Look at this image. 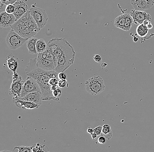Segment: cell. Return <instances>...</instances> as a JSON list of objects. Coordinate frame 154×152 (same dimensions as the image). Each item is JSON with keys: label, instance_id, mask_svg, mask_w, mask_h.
Wrapping results in <instances>:
<instances>
[{"label": "cell", "instance_id": "1", "mask_svg": "<svg viewBox=\"0 0 154 152\" xmlns=\"http://www.w3.org/2000/svg\"><path fill=\"white\" fill-rule=\"evenodd\" d=\"M27 76L34 79L39 85L49 83L52 78H58V73L55 71H46L39 68L37 64V57L30 60L25 69Z\"/></svg>", "mask_w": 154, "mask_h": 152}, {"label": "cell", "instance_id": "2", "mask_svg": "<svg viewBox=\"0 0 154 152\" xmlns=\"http://www.w3.org/2000/svg\"><path fill=\"white\" fill-rule=\"evenodd\" d=\"M48 46L56 58L62 54L76 53L72 45L65 38H53L48 42Z\"/></svg>", "mask_w": 154, "mask_h": 152}, {"label": "cell", "instance_id": "3", "mask_svg": "<svg viewBox=\"0 0 154 152\" xmlns=\"http://www.w3.org/2000/svg\"><path fill=\"white\" fill-rule=\"evenodd\" d=\"M85 89L92 95L100 94L105 89L103 79L100 76H94L85 82Z\"/></svg>", "mask_w": 154, "mask_h": 152}, {"label": "cell", "instance_id": "4", "mask_svg": "<svg viewBox=\"0 0 154 152\" xmlns=\"http://www.w3.org/2000/svg\"><path fill=\"white\" fill-rule=\"evenodd\" d=\"M29 11L37 24L40 31L47 25L49 20L46 11L33 5Z\"/></svg>", "mask_w": 154, "mask_h": 152}, {"label": "cell", "instance_id": "5", "mask_svg": "<svg viewBox=\"0 0 154 152\" xmlns=\"http://www.w3.org/2000/svg\"><path fill=\"white\" fill-rule=\"evenodd\" d=\"M29 38H25L11 29L6 38V43L10 49L15 50L23 46Z\"/></svg>", "mask_w": 154, "mask_h": 152}, {"label": "cell", "instance_id": "6", "mask_svg": "<svg viewBox=\"0 0 154 152\" xmlns=\"http://www.w3.org/2000/svg\"><path fill=\"white\" fill-rule=\"evenodd\" d=\"M76 53L62 54L56 58V67L55 71L57 73L64 72L74 63Z\"/></svg>", "mask_w": 154, "mask_h": 152}, {"label": "cell", "instance_id": "7", "mask_svg": "<svg viewBox=\"0 0 154 152\" xmlns=\"http://www.w3.org/2000/svg\"><path fill=\"white\" fill-rule=\"evenodd\" d=\"M34 92L41 93V88L38 82L34 79L28 76L24 81L20 98H23L28 93Z\"/></svg>", "mask_w": 154, "mask_h": 152}, {"label": "cell", "instance_id": "8", "mask_svg": "<svg viewBox=\"0 0 154 152\" xmlns=\"http://www.w3.org/2000/svg\"><path fill=\"white\" fill-rule=\"evenodd\" d=\"M11 29L14 30L19 35L25 38L34 37L37 34L33 30L17 20L12 26Z\"/></svg>", "mask_w": 154, "mask_h": 152}, {"label": "cell", "instance_id": "9", "mask_svg": "<svg viewBox=\"0 0 154 152\" xmlns=\"http://www.w3.org/2000/svg\"><path fill=\"white\" fill-rule=\"evenodd\" d=\"M24 82V81H23V78L21 76H20L18 79H13L9 90L10 95H12L13 98H20Z\"/></svg>", "mask_w": 154, "mask_h": 152}, {"label": "cell", "instance_id": "10", "mask_svg": "<svg viewBox=\"0 0 154 152\" xmlns=\"http://www.w3.org/2000/svg\"><path fill=\"white\" fill-rule=\"evenodd\" d=\"M130 14L133 17L134 23L136 24L140 25L143 23L145 20H149L151 22L152 20L151 15L143 11L133 9L131 11Z\"/></svg>", "mask_w": 154, "mask_h": 152}, {"label": "cell", "instance_id": "11", "mask_svg": "<svg viewBox=\"0 0 154 152\" xmlns=\"http://www.w3.org/2000/svg\"><path fill=\"white\" fill-rule=\"evenodd\" d=\"M17 21L13 14H8L5 11L1 12L0 15V26L4 28L11 27Z\"/></svg>", "mask_w": 154, "mask_h": 152}, {"label": "cell", "instance_id": "12", "mask_svg": "<svg viewBox=\"0 0 154 152\" xmlns=\"http://www.w3.org/2000/svg\"><path fill=\"white\" fill-rule=\"evenodd\" d=\"M22 23L26 25L27 26L33 30L34 31L38 33L39 31L38 26L34 20L33 17L31 15L29 11H28L25 15L18 20Z\"/></svg>", "mask_w": 154, "mask_h": 152}, {"label": "cell", "instance_id": "13", "mask_svg": "<svg viewBox=\"0 0 154 152\" xmlns=\"http://www.w3.org/2000/svg\"><path fill=\"white\" fill-rule=\"evenodd\" d=\"M134 9L138 11L149 10L154 5V0H131Z\"/></svg>", "mask_w": 154, "mask_h": 152}, {"label": "cell", "instance_id": "14", "mask_svg": "<svg viewBox=\"0 0 154 152\" xmlns=\"http://www.w3.org/2000/svg\"><path fill=\"white\" fill-rule=\"evenodd\" d=\"M37 64L40 69L46 71H55L56 67V62L45 59L38 55L37 57Z\"/></svg>", "mask_w": 154, "mask_h": 152}, {"label": "cell", "instance_id": "15", "mask_svg": "<svg viewBox=\"0 0 154 152\" xmlns=\"http://www.w3.org/2000/svg\"><path fill=\"white\" fill-rule=\"evenodd\" d=\"M14 4L15 6V10L13 14L18 20L29 11V6L23 1H18Z\"/></svg>", "mask_w": 154, "mask_h": 152}, {"label": "cell", "instance_id": "16", "mask_svg": "<svg viewBox=\"0 0 154 152\" xmlns=\"http://www.w3.org/2000/svg\"><path fill=\"white\" fill-rule=\"evenodd\" d=\"M19 99L23 101L34 103L40 106L42 104L43 101L42 94L40 92H31L28 93L23 98H19Z\"/></svg>", "mask_w": 154, "mask_h": 152}, {"label": "cell", "instance_id": "17", "mask_svg": "<svg viewBox=\"0 0 154 152\" xmlns=\"http://www.w3.org/2000/svg\"><path fill=\"white\" fill-rule=\"evenodd\" d=\"M13 103L19 108L25 110H32L38 108L40 106L28 101H23L19 98H13Z\"/></svg>", "mask_w": 154, "mask_h": 152}, {"label": "cell", "instance_id": "18", "mask_svg": "<svg viewBox=\"0 0 154 152\" xmlns=\"http://www.w3.org/2000/svg\"><path fill=\"white\" fill-rule=\"evenodd\" d=\"M5 62L8 68L9 69L10 71L13 73L17 72V70L19 69V64H20L19 59L14 55L12 54L8 55L7 57Z\"/></svg>", "mask_w": 154, "mask_h": 152}, {"label": "cell", "instance_id": "19", "mask_svg": "<svg viewBox=\"0 0 154 152\" xmlns=\"http://www.w3.org/2000/svg\"><path fill=\"white\" fill-rule=\"evenodd\" d=\"M38 39L36 37H31L27 41L26 47L28 50L29 53L32 54H35L37 53L36 50V43Z\"/></svg>", "mask_w": 154, "mask_h": 152}, {"label": "cell", "instance_id": "20", "mask_svg": "<svg viewBox=\"0 0 154 152\" xmlns=\"http://www.w3.org/2000/svg\"><path fill=\"white\" fill-rule=\"evenodd\" d=\"M126 13L119 15L117 18H116L114 21V26L116 27L123 30L125 26V22H126Z\"/></svg>", "mask_w": 154, "mask_h": 152}, {"label": "cell", "instance_id": "21", "mask_svg": "<svg viewBox=\"0 0 154 152\" xmlns=\"http://www.w3.org/2000/svg\"><path fill=\"white\" fill-rule=\"evenodd\" d=\"M112 134H112L111 127L109 124H106L103 126L102 134H101L102 135L106 136L107 139L109 140L112 137Z\"/></svg>", "mask_w": 154, "mask_h": 152}, {"label": "cell", "instance_id": "22", "mask_svg": "<svg viewBox=\"0 0 154 152\" xmlns=\"http://www.w3.org/2000/svg\"><path fill=\"white\" fill-rule=\"evenodd\" d=\"M149 29L147 26L142 23L139 25L137 28L136 33L140 37H144L148 34Z\"/></svg>", "mask_w": 154, "mask_h": 152}, {"label": "cell", "instance_id": "23", "mask_svg": "<svg viewBox=\"0 0 154 152\" xmlns=\"http://www.w3.org/2000/svg\"><path fill=\"white\" fill-rule=\"evenodd\" d=\"M134 23V21L131 15L128 13H126V22H125V26L123 29V30L127 31L130 30L132 27Z\"/></svg>", "mask_w": 154, "mask_h": 152}, {"label": "cell", "instance_id": "24", "mask_svg": "<svg viewBox=\"0 0 154 152\" xmlns=\"http://www.w3.org/2000/svg\"><path fill=\"white\" fill-rule=\"evenodd\" d=\"M48 46V44H46L45 40L43 39H38L36 43V50L38 53L43 52L46 51Z\"/></svg>", "mask_w": 154, "mask_h": 152}, {"label": "cell", "instance_id": "25", "mask_svg": "<svg viewBox=\"0 0 154 152\" xmlns=\"http://www.w3.org/2000/svg\"><path fill=\"white\" fill-rule=\"evenodd\" d=\"M32 152H47L49 150L47 146L45 145H42L40 143L33 144L32 146Z\"/></svg>", "mask_w": 154, "mask_h": 152}, {"label": "cell", "instance_id": "26", "mask_svg": "<svg viewBox=\"0 0 154 152\" xmlns=\"http://www.w3.org/2000/svg\"><path fill=\"white\" fill-rule=\"evenodd\" d=\"M62 91L61 88L59 87L57 89L53 91V95L54 97V100L56 101H59L60 100V98L62 95Z\"/></svg>", "mask_w": 154, "mask_h": 152}, {"label": "cell", "instance_id": "27", "mask_svg": "<svg viewBox=\"0 0 154 152\" xmlns=\"http://www.w3.org/2000/svg\"><path fill=\"white\" fill-rule=\"evenodd\" d=\"M18 150L19 152H32V147H24V146H19L14 147V150Z\"/></svg>", "mask_w": 154, "mask_h": 152}, {"label": "cell", "instance_id": "28", "mask_svg": "<svg viewBox=\"0 0 154 152\" xmlns=\"http://www.w3.org/2000/svg\"><path fill=\"white\" fill-rule=\"evenodd\" d=\"M15 10V6L14 4H8L6 7L5 11L8 14H13Z\"/></svg>", "mask_w": 154, "mask_h": 152}, {"label": "cell", "instance_id": "29", "mask_svg": "<svg viewBox=\"0 0 154 152\" xmlns=\"http://www.w3.org/2000/svg\"><path fill=\"white\" fill-rule=\"evenodd\" d=\"M59 79L58 78H52L49 80V83L51 86L58 85Z\"/></svg>", "mask_w": 154, "mask_h": 152}, {"label": "cell", "instance_id": "30", "mask_svg": "<svg viewBox=\"0 0 154 152\" xmlns=\"http://www.w3.org/2000/svg\"><path fill=\"white\" fill-rule=\"evenodd\" d=\"M102 129H103V126H98L95 129H93V133L96 134L98 135V136L101 135L102 134Z\"/></svg>", "mask_w": 154, "mask_h": 152}, {"label": "cell", "instance_id": "31", "mask_svg": "<svg viewBox=\"0 0 154 152\" xmlns=\"http://www.w3.org/2000/svg\"><path fill=\"white\" fill-rule=\"evenodd\" d=\"M58 78L59 80H67V74L64 72L59 73L58 75Z\"/></svg>", "mask_w": 154, "mask_h": 152}, {"label": "cell", "instance_id": "32", "mask_svg": "<svg viewBox=\"0 0 154 152\" xmlns=\"http://www.w3.org/2000/svg\"><path fill=\"white\" fill-rule=\"evenodd\" d=\"M93 58L96 62L97 63H101L102 62V56L99 54H96L93 56Z\"/></svg>", "mask_w": 154, "mask_h": 152}, {"label": "cell", "instance_id": "33", "mask_svg": "<svg viewBox=\"0 0 154 152\" xmlns=\"http://www.w3.org/2000/svg\"><path fill=\"white\" fill-rule=\"evenodd\" d=\"M67 80H59L58 85L60 88H64L67 85Z\"/></svg>", "mask_w": 154, "mask_h": 152}, {"label": "cell", "instance_id": "34", "mask_svg": "<svg viewBox=\"0 0 154 152\" xmlns=\"http://www.w3.org/2000/svg\"><path fill=\"white\" fill-rule=\"evenodd\" d=\"M107 138L106 136L101 135V136L98 138V143L100 144H103L106 142Z\"/></svg>", "mask_w": 154, "mask_h": 152}, {"label": "cell", "instance_id": "35", "mask_svg": "<svg viewBox=\"0 0 154 152\" xmlns=\"http://www.w3.org/2000/svg\"><path fill=\"white\" fill-rule=\"evenodd\" d=\"M17 2V0H1L2 5L14 4Z\"/></svg>", "mask_w": 154, "mask_h": 152}, {"label": "cell", "instance_id": "36", "mask_svg": "<svg viewBox=\"0 0 154 152\" xmlns=\"http://www.w3.org/2000/svg\"><path fill=\"white\" fill-rule=\"evenodd\" d=\"M87 132L91 135L93 133V129L91 127H88L87 129Z\"/></svg>", "mask_w": 154, "mask_h": 152}, {"label": "cell", "instance_id": "37", "mask_svg": "<svg viewBox=\"0 0 154 152\" xmlns=\"http://www.w3.org/2000/svg\"><path fill=\"white\" fill-rule=\"evenodd\" d=\"M91 136L92 139H93V140H95V139H96V138H97V136H98V135H96V134L94 133H93L91 135Z\"/></svg>", "mask_w": 154, "mask_h": 152}, {"label": "cell", "instance_id": "38", "mask_svg": "<svg viewBox=\"0 0 154 152\" xmlns=\"http://www.w3.org/2000/svg\"><path fill=\"white\" fill-rule=\"evenodd\" d=\"M59 87L58 85H52V86H51V90L53 91L57 89Z\"/></svg>", "mask_w": 154, "mask_h": 152}, {"label": "cell", "instance_id": "39", "mask_svg": "<svg viewBox=\"0 0 154 152\" xmlns=\"http://www.w3.org/2000/svg\"><path fill=\"white\" fill-rule=\"evenodd\" d=\"M147 26L149 29H152L153 28V25L152 24L151 22H150Z\"/></svg>", "mask_w": 154, "mask_h": 152}, {"label": "cell", "instance_id": "40", "mask_svg": "<svg viewBox=\"0 0 154 152\" xmlns=\"http://www.w3.org/2000/svg\"><path fill=\"white\" fill-rule=\"evenodd\" d=\"M107 63H106V62H103L101 64V67L102 68H104L107 66Z\"/></svg>", "mask_w": 154, "mask_h": 152}, {"label": "cell", "instance_id": "41", "mask_svg": "<svg viewBox=\"0 0 154 152\" xmlns=\"http://www.w3.org/2000/svg\"><path fill=\"white\" fill-rule=\"evenodd\" d=\"M138 39H138V37H137V36H134V38H133L134 42H137V41H138Z\"/></svg>", "mask_w": 154, "mask_h": 152}, {"label": "cell", "instance_id": "42", "mask_svg": "<svg viewBox=\"0 0 154 152\" xmlns=\"http://www.w3.org/2000/svg\"><path fill=\"white\" fill-rule=\"evenodd\" d=\"M150 22H150L149 20H145V21H144V23H143V24H144V25H146V26H147Z\"/></svg>", "mask_w": 154, "mask_h": 152}]
</instances>
